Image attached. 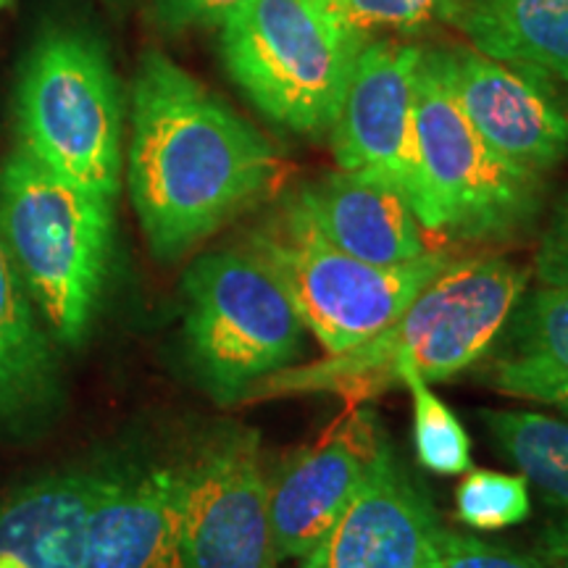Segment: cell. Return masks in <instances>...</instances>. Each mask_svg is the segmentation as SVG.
<instances>
[{
    "mask_svg": "<svg viewBox=\"0 0 568 568\" xmlns=\"http://www.w3.org/2000/svg\"><path fill=\"white\" fill-rule=\"evenodd\" d=\"M184 351L213 400L243 403L261 379L295 364L305 324L272 261L245 240L187 268Z\"/></svg>",
    "mask_w": 568,
    "mask_h": 568,
    "instance_id": "cell-5",
    "label": "cell"
},
{
    "mask_svg": "<svg viewBox=\"0 0 568 568\" xmlns=\"http://www.w3.org/2000/svg\"><path fill=\"white\" fill-rule=\"evenodd\" d=\"M0 234L53 337L80 347L113 251V201L17 148L0 166Z\"/></svg>",
    "mask_w": 568,
    "mask_h": 568,
    "instance_id": "cell-3",
    "label": "cell"
},
{
    "mask_svg": "<svg viewBox=\"0 0 568 568\" xmlns=\"http://www.w3.org/2000/svg\"><path fill=\"white\" fill-rule=\"evenodd\" d=\"M403 387L414 400V439L422 466L443 477L466 474L471 468V439L456 414L432 393L429 382H424L416 372L403 376Z\"/></svg>",
    "mask_w": 568,
    "mask_h": 568,
    "instance_id": "cell-21",
    "label": "cell"
},
{
    "mask_svg": "<svg viewBox=\"0 0 568 568\" xmlns=\"http://www.w3.org/2000/svg\"><path fill=\"white\" fill-rule=\"evenodd\" d=\"M443 529L429 497L385 439L364 485L301 568H432Z\"/></svg>",
    "mask_w": 568,
    "mask_h": 568,
    "instance_id": "cell-12",
    "label": "cell"
},
{
    "mask_svg": "<svg viewBox=\"0 0 568 568\" xmlns=\"http://www.w3.org/2000/svg\"><path fill=\"white\" fill-rule=\"evenodd\" d=\"M537 558H542L550 568H568V516H560L539 531Z\"/></svg>",
    "mask_w": 568,
    "mask_h": 568,
    "instance_id": "cell-27",
    "label": "cell"
},
{
    "mask_svg": "<svg viewBox=\"0 0 568 568\" xmlns=\"http://www.w3.org/2000/svg\"><path fill=\"white\" fill-rule=\"evenodd\" d=\"M176 518L187 568H276L261 435L219 424L174 468Z\"/></svg>",
    "mask_w": 568,
    "mask_h": 568,
    "instance_id": "cell-9",
    "label": "cell"
},
{
    "mask_svg": "<svg viewBox=\"0 0 568 568\" xmlns=\"http://www.w3.org/2000/svg\"><path fill=\"white\" fill-rule=\"evenodd\" d=\"M59 397V364L38 305L0 234V418L42 416Z\"/></svg>",
    "mask_w": 568,
    "mask_h": 568,
    "instance_id": "cell-17",
    "label": "cell"
},
{
    "mask_svg": "<svg viewBox=\"0 0 568 568\" xmlns=\"http://www.w3.org/2000/svg\"><path fill=\"white\" fill-rule=\"evenodd\" d=\"M432 568H550L542 558L521 556L500 545L481 542L477 537L443 529L437 539Z\"/></svg>",
    "mask_w": 568,
    "mask_h": 568,
    "instance_id": "cell-24",
    "label": "cell"
},
{
    "mask_svg": "<svg viewBox=\"0 0 568 568\" xmlns=\"http://www.w3.org/2000/svg\"><path fill=\"white\" fill-rule=\"evenodd\" d=\"M280 172L264 134L159 51L132 82L126 180L153 255L174 264L258 203Z\"/></svg>",
    "mask_w": 568,
    "mask_h": 568,
    "instance_id": "cell-1",
    "label": "cell"
},
{
    "mask_svg": "<svg viewBox=\"0 0 568 568\" xmlns=\"http://www.w3.org/2000/svg\"><path fill=\"white\" fill-rule=\"evenodd\" d=\"M479 422L521 477L568 516V424L535 410H479Z\"/></svg>",
    "mask_w": 568,
    "mask_h": 568,
    "instance_id": "cell-20",
    "label": "cell"
},
{
    "mask_svg": "<svg viewBox=\"0 0 568 568\" xmlns=\"http://www.w3.org/2000/svg\"><path fill=\"white\" fill-rule=\"evenodd\" d=\"M21 148L92 193L122 184V95L103 48L84 32L51 30L21 69Z\"/></svg>",
    "mask_w": 568,
    "mask_h": 568,
    "instance_id": "cell-6",
    "label": "cell"
},
{
    "mask_svg": "<svg viewBox=\"0 0 568 568\" xmlns=\"http://www.w3.org/2000/svg\"><path fill=\"white\" fill-rule=\"evenodd\" d=\"M518 397H521V400L548 403V406H556L560 414L568 416V376H564V379L539 382V385L521 389V395Z\"/></svg>",
    "mask_w": 568,
    "mask_h": 568,
    "instance_id": "cell-28",
    "label": "cell"
},
{
    "mask_svg": "<svg viewBox=\"0 0 568 568\" xmlns=\"http://www.w3.org/2000/svg\"><path fill=\"white\" fill-rule=\"evenodd\" d=\"M453 27L493 59L568 82V0H464Z\"/></svg>",
    "mask_w": 568,
    "mask_h": 568,
    "instance_id": "cell-18",
    "label": "cell"
},
{
    "mask_svg": "<svg viewBox=\"0 0 568 568\" xmlns=\"http://www.w3.org/2000/svg\"><path fill=\"white\" fill-rule=\"evenodd\" d=\"M82 568H187L174 468H119L90 518Z\"/></svg>",
    "mask_w": 568,
    "mask_h": 568,
    "instance_id": "cell-16",
    "label": "cell"
},
{
    "mask_svg": "<svg viewBox=\"0 0 568 568\" xmlns=\"http://www.w3.org/2000/svg\"><path fill=\"white\" fill-rule=\"evenodd\" d=\"M524 293L527 272L506 258H453L379 335L318 364L282 368L247 389L243 403L329 393L364 406L403 385L408 372L424 382L450 379L485 358Z\"/></svg>",
    "mask_w": 568,
    "mask_h": 568,
    "instance_id": "cell-2",
    "label": "cell"
},
{
    "mask_svg": "<svg viewBox=\"0 0 568 568\" xmlns=\"http://www.w3.org/2000/svg\"><path fill=\"white\" fill-rule=\"evenodd\" d=\"M385 439L372 408L351 406L268 481V510L280 560L303 558L314 550L364 485Z\"/></svg>",
    "mask_w": 568,
    "mask_h": 568,
    "instance_id": "cell-13",
    "label": "cell"
},
{
    "mask_svg": "<svg viewBox=\"0 0 568 568\" xmlns=\"http://www.w3.org/2000/svg\"><path fill=\"white\" fill-rule=\"evenodd\" d=\"M11 6H13V0H0V11L11 9Z\"/></svg>",
    "mask_w": 568,
    "mask_h": 568,
    "instance_id": "cell-29",
    "label": "cell"
},
{
    "mask_svg": "<svg viewBox=\"0 0 568 568\" xmlns=\"http://www.w3.org/2000/svg\"><path fill=\"white\" fill-rule=\"evenodd\" d=\"M422 61L503 159L545 176L568 155V111L550 74L477 48H422Z\"/></svg>",
    "mask_w": 568,
    "mask_h": 568,
    "instance_id": "cell-11",
    "label": "cell"
},
{
    "mask_svg": "<svg viewBox=\"0 0 568 568\" xmlns=\"http://www.w3.org/2000/svg\"><path fill=\"white\" fill-rule=\"evenodd\" d=\"M416 132L439 243H510L531 230L545 203V176L489 148L422 59Z\"/></svg>",
    "mask_w": 568,
    "mask_h": 568,
    "instance_id": "cell-8",
    "label": "cell"
},
{
    "mask_svg": "<svg viewBox=\"0 0 568 568\" xmlns=\"http://www.w3.org/2000/svg\"><path fill=\"white\" fill-rule=\"evenodd\" d=\"M293 197L332 245L368 264L403 266L443 251L406 197L374 176L339 169Z\"/></svg>",
    "mask_w": 568,
    "mask_h": 568,
    "instance_id": "cell-14",
    "label": "cell"
},
{
    "mask_svg": "<svg viewBox=\"0 0 568 568\" xmlns=\"http://www.w3.org/2000/svg\"><path fill=\"white\" fill-rule=\"evenodd\" d=\"M489 351L487 379L503 395L568 376V284H542L518 297Z\"/></svg>",
    "mask_w": 568,
    "mask_h": 568,
    "instance_id": "cell-19",
    "label": "cell"
},
{
    "mask_svg": "<svg viewBox=\"0 0 568 568\" xmlns=\"http://www.w3.org/2000/svg\"><path fill=\"white\" fill-rule=\"evenodd\" d=\"M247 243L272 261L293 293L305 329L324 345L326 355L345 353L379 335L453 261L445 251L403 266L353 258L316 230L295 197Z\"/></svg>",
    "mask_w": 568,
    "mask_h": 568,
    "instance_id": "cell-7",
    "label": "cell"
},
{
    "mask_svg": "<svg viewBox=\"0 0 568 568\" xmlns=\"http://www.w3.org/2000/svg\"><path fill=\"white\" fill-rule=\"evenodd\" d=\"M535 276L539 284H568V187L552 205L550 222L539 240Z\"/></svg>",
    "mask_w": 568,
    "mask_h": 568,
    "instance_id": "cell-26",
    "label": "cell"
},
{
    "mask_svg": "<svg viewBox=\"0 0 568 568\" xmlns=\"http://www.w3.org/2000/svg\"><path fill=\"white\" fill-rule=\"evenodd\" d=\"M119 468L55 471L0 500V558L21 568H82L84 537Z\"/></svg>",
    "mask_w": 568,
    "mask_h": 568,
    "instance_id": "cell-15",
    "label": "cell"
},
{
    "mask_svg": "<svg viewBox=\"0 0 568 568\" xmlns=\"http://www.w3.org/2000/svg\"><path fill=\"white\" fill-rule=\"evenodd\" d=\"M219 30L224 67L255 109L301 138L329 134L366 45L337 0H245Z\"/></svg>",
    "mask_w": 568,
    "mask_h": 568,
    "instance_id": "cell-4",
    "label": "cell"
},
{
    "mask_svg": "<svg viewBox=\"0 0 568 568\" xmlns=\"http://www.w3.org/2000/svg\"><path fill=\"white\" fill-rule=\"evenodd\" d=\"M458 518L471 529H503L521 524L531 514L529 481L521 474L479 468L468 471L456 493Z\"/></svg>",
    "mask_w": 568,
    "mask_h": 568,
    "instance_id": "cell-22",
    "label": "cell"
},
{
    "mask_svg": "<svg viewBox=\"0 0 568 568\" xmlns=\"http://www.w3.org/2000/svg\"><path fill=\"white\" fill-rule=\"evenodd\" d=\"M153 21L166 32L222 27L245 0H145Z\"/></svg>",
    "mask_w": 568,
    "mask_h": 568,
    "instance_id": "cell-25",
    "label": "cell"
},
{
    "mask_svg": "<svg viewBox=\"0 0 568 568\" xmlns=\"http://www.w3.org/2000/svg\"><path fill=\"white\" fill-rule=\"evenodd\" d=\"M361 38L379 32L416 34L435 24H456L464 0H337Z\"/></svg>",
    "mask_w": 568,
    "mask_h": 568,
    "instance_id": "cell-23",
    "label": "cell"
},
{
    "mask_svg": "<svg viewBox=\"0 0 568 568\" xmlns=\"http://www.w3.org/2000/svg\"><path fill=\"white\" fill-rule=\"evenodd\" d=\"M418 59L422 48L408 42H366L355 59L329 138L339 169L395 187L439 243L435 203L418 153Z\"/></svg>",
    "mask_w": 568,
    "mask_h": 568,
    "instance_id": "cell-10",
    "label": "cell"
}]
</instances>
